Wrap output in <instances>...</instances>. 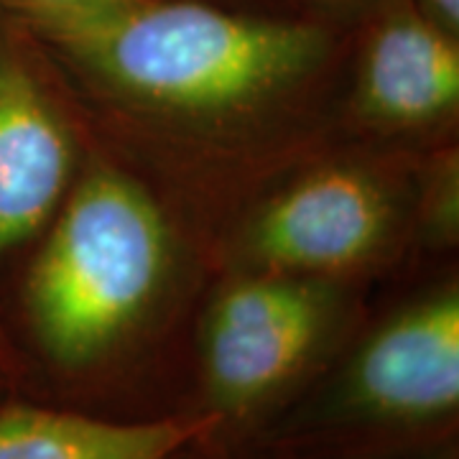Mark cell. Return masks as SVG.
Listing matches in <instances>:
<instances>
[{"instance_id":"obj_1","label":"cell","mask_w":459,"mask_h":459,"mask_svg":"<svg viewBox=\"0 0 459 459\" xmlns=\"http://www.w3.org/2000/svg\"><path fill=\"white\" fill-rule=\"evenodd\" d=\"M169 268V230L131 179L95 171L74 189L33 258L21 296L33 383L95 416L128 380Z\"/></svg>"},{"instance_id":"obj_2","label":"cell","mask_w":459,"mask_h":459,"mask_svg":"<svg viewBox=\"0 0 459 459\" xmlns=\"http://www.w3.org/2000/svg\"><path fill=\"white\" fill-rule=\"evenodd\" d=\"M26 26L123 98L179 115L255 108L309 77L329 51L316 23L195 0H131Z\"/></svg>"},{"instance_id":"obj_3","label":"cell","mask_w":459,"mask_h":459,"mask_svg":"<svg viewBox=\"0 0 459 459\" xmlns=\"http://www.w3.org/2000/svg\"><path fill=\"white\" fill-rule=\"evenodd\" d=\"M457 411L459 296L446 289L368 332L253 439L344 446L442 442L455 439Z\"/></svg>"},{"instance_id":"obj_4","label":"cell","mask_w":459,"mask_h":459,"mask_svg":"<svg viewBox=\"0 0 459 459\" xmlns=\"http://www.w3.org/2000/svg\"><path fill=\"white\" fill-rule=\"evenodd\" d=\"M332 337L334 304L307 276L232 283L199 327L186 411L217 419L222 446L253 439L327 365Z\"/></svg>"},{"instance_id":"obj_5","label":"cell","mask_w":459,"mask_h":459,"mask_svg":"<svg viewBox=\"0 0 459 459\" xmlns=\"http://www.w3.org/2000/svg\"><path fill=\"white\" fill-rule=\"evenodd\" d=\"M69 174L72 141L41 72V41L0 8V261L54 214Z\"/></svg>"},{"instance_id":"obj_6","label":"cell","mask_w":459,"mask_h":459,"mask_svg":"<svg viewBox=\"0 0 459 459\" xmlns=\"http://www.w3.org/2000/svg\"><path fill=\"white\" fill-rule=\"evenodd\" d=\"M391 192L373 174L334 166L299 179L253 220L247 250L273 273L314 276L365 263L394 228Z\"/></svg>"},{"instance_id":"obj_7","label":"cell","mask_w":459,"mask_h":459,"mask_svg":"<svg viewBox=\"0 0 459 459\" xmlns=\"http://www.w3.org/2000/svg\"><path fill=\"white\" fill-rule=\"evenodd\" d=\"M365 113L388 126H424L459 100V49L419 8L401 5L377 21L362 51Z\"/></svg>"},{"instance_id":"obj_8","label":"cell","mask_w":459,"mask_h":459,"mask_svg":"<svg viewBox=\"0 0 459 459\" xmlns=\"http://www.w3.org/2000/svg\"><path fill=\"white\" fill-rule=\"evenodd\" d=\"M212 434L207 413L120 421L18 395L0 406V459H169Z\"/></svg>"},{"instance_id":"obj_9","label":"cell","mask_w":459,"mask_h":459,"mask_svg":"<svg viewBox=\"0 0 459 459\" xmlns=\"http://www.w3.org/2000/svg\"><path fill=\"white\" fill-rule=\"evenodd\" d=\"M222 446V444H220ZM225 459H457L455 442L401 444V446H344V444L240 442L222 446Z\"/></svg>"},{"instance_id":"obj_10","label":"cell","mask_w":459,"mask_h":459,"mask_svg":"<svg viewBox=\"0 0 459 459\" xmlns=\"http://www.w3.org/2000/svg\"><path fill=\"white\" fill-rule=\"evenodd\" d=\"M126 3L131 0H0V8L23 23H39L49 18L105 11V8L126 5Z\"/></svg>"},{"instance_id":"obj_11","label":"cell","mask_w":459,"mask_h":459,"mask_svg":"<svg viewBox=\"0 0 459 459\" xmlns=\"http://www.w3.org/2000/svg\"><path fill=\"white\" fill-rule=\"evenodd\" d=\"M424 16H429L444 31L457 33L459 26V0H421L419 8Z\"/></svg>"},{"instance_id":"obj_12","label":"cell","mask_w":459,"mask_h":459,"mask_svg":"<svg viewBox=\"0 0 459 459\" xmlns=\"http://www.w3.org/2000/svg\"><path fill=\"white\" fill-rule=\"evenodd\" d=\"M169 459H225V452L212 437H202L197 442L181 446L179 452H174Z\"/></svg>"},{"instance_id":"obj_13","label":"cell","mask_w":459,"mask_h":459,"mask_svg":"<svg viewBox=\"0 0 459 459\" xmlns=\"http://www.w3.org/2000/svg\"><path fill=\"white\" fill-rule=\"evenodd\" d=\"M11 398H16V373L8 347L0 342V406Z\"/></svg>"},{"instance_id":"obj_14","label":"cell","mask_w":459,"mask_h":459,"mask_svg":"<svg viewBox=\"0 0 459 459\" xmlns=\"http://www.w3.org/2000/svg\"><path fill=\"white\" fill-rule=\"evenodd\" d=\"M322 3H340V0H322Z\"/></svg>"}]
</instances>
